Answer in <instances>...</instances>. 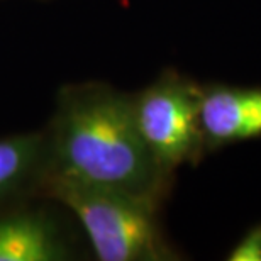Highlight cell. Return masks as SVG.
I'll list each match as a JSON object with an SVG mask.
<instances>
[{
  "label": "cell",
  "instance_id": "obj_1",
  "mask_svg": "<svg viewBox=\"0 0 261 261\" xmlns=\"http://www.w3.org/2000/svg\"><path fill=\"white\" fill-rule=\"evenodd\" d=\"M44 130L46 178L124 192L161 205L168 197L175 176L166 175L146 148L133 93L106 82L66 83L56 93Z\"/></svg>",
  "mask_w": 261,
  "mask_h": 261
},
{
  "label": "cell",
  "instance_id": "obj_2",
  "mask_svg": "<svg viewBox=\"0 0 261 261\" xmlns=\"http://www.w3.org/2000/svg\"><path fill=\"white\" fill-rule=\"evenodd\" d=\"M41 198L63 207L80 224L98 261H176L181 253L160 221L161 203L48 176Z\"/></svg>",
  "mask_w": 261,
  "mask_h": 261
},
{
  "label": "cell",
  "instance_id": "obj_3",
  "mask_svg": "<svg viewBox=\"0 0 261 261\" xmlns=\"http://www.w3.org/2000/svg\"><path fill=\"white\" fill-rule=\"evenodd\" d=\"M202 83L166 68L133 93V109L146 148L166 175L205 158L200 129Z\"/></svg>",
  "mask_w": 261,
  "mask_h": 261
},
{
  "label": "cell",
  "instance_id": "obj_4",
  "mask_svg": "<svg viewBox=\"0 0 261 261\" xmlns=\"http://www.w3.org/2000/svg\"><path fill=\"white\" fill-rule=\"evenodd\" d=\"M76 243L63 217L29 200L0 207V261H70Z\"/></svg>",
  "mask_w": 261,
  "mask_h": 261
},
{
  "label": "cell",
  "instance_id": "obj_5",
  "mask_svg": "<svg viewBox=\"0 0 261 261\" xmlns=\"http://www.w3.org/2000/svg\"><path fill=\"white\" fill-rule=\"evenodd\" d=\"M200 129L207 154L261 139V87L202 83Z\"/></svg>",
  "mask_w": 261,
  "mask_h": 261
},
{
  "label": "cell",
  "instance_id": "obj_6",
  "mask_svg": "<svg viewBox=\"0 0 261 261\" xmlns=\"http://www.w3.org/2000/svg\"><path fill=\"white\" fill-rule=\"evenodd\" d=\"M48 173L46 130L0 138V207L39 197Z\"/></svg>",
  "mask_w": 261,
  "mask_h": 261
},
{
  "label": "cell",
  "instance_id": "obj_7",
  "mask_svg": "<svg viewBox=\"0 0 261 261\" xmlns=\"http://www.w3.org/2000/svg\"><path fill=\"white\" fill-rule=\"evenodd\" d=\"M227 261H261V222L254 224L229 249Z\"/></svg>",
  "mask_w": 261,
  "mask_h": 261
}]
</instances>
